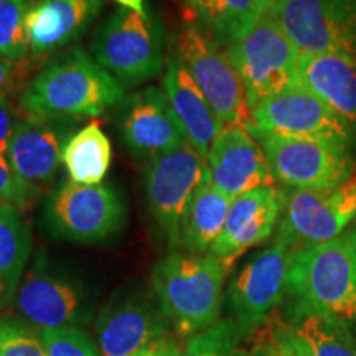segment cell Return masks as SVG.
I'll return each instance as SVG.
<instances>
[{"label":"cell","mask_w":356,"mask_h":356,"mask_svg":"<svg viewBox=\"0 0 356 356\" xmlns=\"http://www.w3.org/2000/svg\"><path fill=\"white\" fill-rule=\"evenodd\" d=\"M124 86L79 48L38 71L20 97L25 115L74 122L97 118L124 99Z\"/></svg>","instance_id":"obj_1"},{"label":"cell","mask_w":356,"mask_h":356,"mask_svg":"<svg viewBox=\"0 0 356 356\" xmlns=\"http://www.w3.org/2000/svg\"><path fill=\"white\" fill-rule=\"evenodd\" d=\"M229 264L211 252L173 251L152 269L154 297L170 328L180 337H193L220 320L222 286Z\"/></svg>","instance_id":"obj_2"},{"label":"cell","mask_w":356,"mask_h":356,"mask_svg":"<svg viewBox=\"0 0 356 356\" xmlns=\"http://www.w3.org/2000/svg\"><path fill=\"white\" fill-rule=\"evenodd\" d=\"M287 292L293 305L356 327V254L350 234L297 251Z\"/></svg>","instance_id":"obj_3"},{"label":"cell","mask_w":356,"mask_h":356,"mask_svg":"<svg viewBox=\"0 0 356 356\" xmlns=\"http://www.w3.org/2000/svg\"><path fill=\"white\" fill-rule=\"evenodd\" d=\"M91 53L122 86H136L163 68L162 30L150 15L122 7L96 30Z\"/></svg>","instance_id":"obj_4"},{"label":"cell","mask_w":356,"mask_h":356,"mask_svg":"<svg viewBox=\"0 0 356 356\" xmlns=\"http://www.w3.org/2000/svg\"><path fill=\"white\" fill-rule=\"evenodd\" d=\"M226 55L241 78L251 109L267 97L300 84V53L270 10L261 17L246 37L226 48Z\"/></svg>","instance_id":"obj_5"},{"label":"cell","mask_w":356,"mask_h":356,"mask_svg":"<svg viewBox=\"0 0 356 356\" xmlns=\"http://www.w3.org/2000/svg\"><path fill=\"white\" fill-rule=\"evenodd\" d=\"M126 207L108 184L81 185L61 181L44 204V222L58 239L71 243H101L122 229Z\"/></svg>","instance_id":"obj_6"},{"label":"cell","mask_w":356,"mask_h":356,"mask_svg":"<svg viewBox=\"0 0 356 356\" xmlns=\"http://www.w3.org/2000/svg\"><path fill=\"white\" fill-rule=\"evenodd\" d=\"M15 309L35 330L78 327L89 323L92 300L84 284L38 256L24 274L17 291Z\"/></svg>","instance_id":"obj_7"},{"label":"cell","mask_w":356,"mask_h":356,"mask_svg":"<svg viewBox=\"0 0 356 356\" xmlns=\"http://www.w3.org/2000/svg\"><path fill=\"white\" fill-rule=\"evenodd\" d=\"M274 178L293 190H330L356 175L351 147L338 142L257 134Z\"/></svg>","instance_id":"obj_8"},{"label":"cell","mask_w":356,"mask_h":356,"mask_svg":"<svg viewBox=\"0 0 356 356\" xmlns=\"http://www.w3.org/2000/svg\"><path fill=\"white\" fill-rule=\"evenodd\" d=\"M177 60L188 71L225 127H248L251 108L243 81L226 50L198 26H188L177 43Z\"/></svg>","instance_id":"obj_9"},{"label":"cell","mask_w":356,"mask_h":356,"mask_svg":"<svg viewBox=\"0 0 356 356\" xmlns=\"http://www.w3.org/2000/svg\"><path fill=\"white\" fill-rule=\"evenodd\" d=\"M356 220V175L330 190L282 193L277 238L293 252L340 238Z\"/></svg>","instance_id":"obj_10"},{"label":"cell","mask_w":356,"mask_h":356,"mask_svg":"<svg viewBox=\"0 0 356 356\" xmlns=\"http://www.w3.org/2000/svg\"><path fill=\"white\" fill-rule=\"evenodd\" d=\"M269 10L299 53L356 58V0H274Z\"/></svg>","instance_id":"obj_11"},{"label":"cell","mask_w":356,"mask_h":356,"mask_svg":"<svg viewBox=\"0 0 356 356\" xmlns=\"http://www.w3.org/2000/svg\"><path fill=\"white\" fill-rule=\"evenodd\" d=\"M252 136L273 134L297 139L327 140L353 145L356 134L325 102L302 86H293L267 97L251 109L246 127Z\"/></svg>","instance_id":"obj_12"},{"label":"cell","mask_w":356,"mask_h":356,"mask_svg":"<svg viewBox=\"0 0 356 356\" xmlns=\"http://www.w3.org/2000/svg\"><path fill=\"white\" fill-rule=\"evenodd\" d=\"M296 252L275 236L241 267L228 287V302L234 322L244 335L269 320L287 293L289 267Z\"/></svg>","instance_id":"obj_13"},{"label":"cell","mask_w":356,"mask_h":356,"mask_svg":"<svg viewBox=\"0 0 356 356\" xmlns=\"http://www.w3.org/2000/svg\"><path fill=\"white\" fill-rule=\"evenodd\" d=\"M207 178V162L188 142L149 162L145 191L150 211L172 248L180 246V222L191 195Z\"/></svg>","instance_id":"obj_14"},{"label":"cell","mask_w":356,"mask_h":356,"mask_svg":"<svg viewBox=\"0 0 356 356\" xmlns=\"http://www.w3.org/2000/svg\"><path fill=\"white\" fill-rule=\"evenodd\" d=\"M168 330L170 325L155 297L129 293L101 310L96 320L97 348L102 356H132L165 340Z\"/></svg>","instance_id":"obj_15"},{"label":"cell","mask_w":356,"mask_h":356,"mask_svg":"<svg viewBox=\"0 0 356 356\" xmlns=\"http://www.w3.org/2000/svg\"><path fill=\"white\" fill-rule=\"evenodd\" d=\"M71 122L25 115L17 121L7 159L13 170L35 195L55 184L63 162V150Z\"/></svg>","instance_id":"obj_16"},{"label":"cell","mask_w":356,"mask_h":356,"mask_svg":"<svg viewBox=\"0 0 356 356\" xmlns=\"http://www.w3.org/2000/svg\"><path fill=\"white\" fill-rule=\"evenodd\" d=\"M207 180L234 200L275 178L256 137L246 127H225L208 152Z\"/></svg>","instance_id":"obj_17"},{"label":"cell","mask_w":356,"mask_h":356,"mask_svg":"<svg viewBox=\"0 0 356 356\" xmlns=\"http://www.w3.org/2000/svg\"><path fill=\"white\" fill-rule=\"evenodd\" d=\"M121 134L127 149L147 160L186 142L165 91L159 88H147L127 97Z\"/></svg>","instance_id":"obj_18"},{"label":"cell","mask_w":356,"mask_h":356,"mask_svg":"<svg viewBox=\"0 0 356 356\" xmlns=\"http://www.w3.org/2000/svg\"><path fill=\"white\" fill-rule=\"evenodd\" d=\"M280 215L282 191L274 185L261 186L234 198L225 228L210 252L231 266L248 249L264 243L273 234Z\"/></svg>","instance_id":"obj_19"},{"label":"cell","mask_w":356,"mask_h":356,"mask_svg":"<svg viewBox=\"0 0 356 356\" xmlns=\"http://www.w3.org/2000/svg\"><path fill=\"white\" fill-rule=\"evenodd\" d=\"M102 7V0H37L26 13L30 53L44 56L76 42Z\"/></svg>","instance_id":"obj_20"},{"label":"cell","mask_w":356,"mask_h":356,"mask_svg":"<svg viewBox=\"0 0 356 356\" xmlns=\"http://www.w3.org/2000/svg\"><path fill=\"white\" fill-rule=\"evenodd\" d=\"M162 84L173 113L184 129L186 142L207 162L210 147L225 129V124L177 58L168 61Z\"/></svg>","instance_id":"obj_21"},{"label":"cell","mask_w":356,"mask_h":356,"mask_svg":"<svg viewBox=\"0 0 356 356\" xmlns=\"http://www.w3.org/2000/svg\"><path fill=\"white\" fill-rule=\"evenodd\" d=\"M300 84L320 97L356 134V58L299 55Z\"/></svg>","instance_id":"obj_22"},{"label":"cell","mask_w":356,"mask_h":356,"mask_svg":"<svg viewBox=\"0 0 356 356\" xmlns=\"http://www.w3.org/2000/svg\"><path fill=\"white\" fill-rule=\"evenodd\" d=\"M233 198L204 178L191 195L180 222V246L191 254H207L225 228Z\"/></svg>","instance_id":"obj_23"},{"label":"cell","mask_w":356,"mask_h":356,"mask_svg":"<svg viewBox=\"0 0 356 356\" xmlns=\"http://www.w3.org/2000/svg\"><path fill=\"white\" fill-rule=\"evenodd\" d=\"M32 252V233L22 211L0 203V310L15 300Z\"/></svg>","instance_id":"obj_24"},{"label":"cell","mask_w":356,"mask_h":356,"mask_svg":"<svg viewBox=\"0 0 356 356\" xmlns=\"http://www.w3.org/2000/svg\"><path fill=\"white\" fill-rule=\"evenodd\" d=\"M274 0H204L198 10L203 30L228 48L251 32Z\"/></svg>","instance_id":"obj_25"},{"label":"cell","mask_w":356,"mask_h":356,"mask_svg":"<svg viewBox=\"0 0 356 356\" xmlns=\"http://www.w3.org/2000/svg\"><path fill=\"white\" fill-rule=\"evenodd\" d=\"M63 165L70 180L76 184H102L111 165V140L99 122H89L70 137L63 150Z\"/></svg>","instance_id":"obj_26"},{"label":"cell","mask_w":356,"mask_h":356,"mask_svg":"<svg viewBox=\"0 0 356 356\" xmlns=\"http://www.w3.org/2000/svg\"><path fill=\"white\" fill-rule=\"evenodd\" d=\"M289 327L302 338L312 356H356V341L346 325L293 305Z\"/></svg>","instance_id":"obj_27"},{"label":"cell","mask_w":356,"mask_h":356,"mask_svg":"<svg viewBox=\"0 0 356 356\" xmlns=\"http://www.w3.org/2000/svg\"><path fill=\"white\" fill-rule=\"evenodd\" d=\"M32 0H8L0 7V58L19 63L30 53L26 13Z\"/></svg>","instance_id":"obj_28"},{"label":"cell","mask_w":356,"mask_h":356,"mask_svg":"<svg viewBox=\"0 0 356 356\" xmlns=\"http://www.w3.org/2000/svg\"><path fill=\"white\" fill-rule=\"evenodd\" d=\"M243 337L234 320H218L210 328L190 337L180 356H239Z\"/></svg>","instance_id":"obj_29"},{"label":"cell","mask_w":356,"mask_h":356,"mask_svg":"<svg viewBox=\"0 0 356 356\" xmlns=\"http://www.w3.org/2000/svg\"><path fill=\"white\" fill-rule=\"evenodd\" d=\"M0 356H47V351L35 328L0 317Z\"/></svg>","instance_id":"obj_30"},{"label":"cell","mask_w":356,"mask_h":356,"mask_svg":"<svg viewBox=\"0 0 356 356\" xmlns=\"http://www.w3.org/2000/svg\"><path fill=\"white\" fill-rule=\"evenodd\" d=\"M47 356H99L96 345L78 327L38 330Z\"/></svg>","instance_id":"obj_31"},{"label":"cell","mask_w":356,"mask_h":356,"mask_svg":"<svg viewBox=\"0 0 356 356\" xmlns=\"http://www.w3.org/2000/svg\"><path fill=\"white\" fill-rule=\"evenodd\" d=\"M35 200L37 195L20 180L7 155H0V203L24 211Z\"/></svg>","instance_id":"obj_32"},{"label":"cell","mask_w":356,"mask_h":356,"mask_svg":"<svg viewBox=\"0 0 356 356\" xmlns=\"http://www.w3.org/2000/svg\"><path fill=\"white\" fill-rule=\"evenodd\" d=\"M267 356H312L302 338L289 325L277 323L261 343Z\"/></svg>","instance_id":"obj_33"},{"label":"cell","mask_w":356,"mask_h":356,"mask_svg":"<svg viewBox=\"0 0 356 356\" xmlns=\"http://www.w3.org/2000/svg\"><path fill=\"white\" fill-rule=\"evenodd\" d=\"M17 121L13 119L12 104L7 96L0 97V155H7Z\"/></svg>","instance_id":"obj_34"},{"label":"cell","mask_w":356,"mask_h":356,"mask_svg":"<svg viewBox=\"0 0 356 356\" xmlns=\"http://www.w3.org/2000/svg\"><path fill=\"white\" fill-rule=\"evenodd\" d=\"M181 355V346L177 343L172 338H165V340L155 341L150 346H147L139 353L132 356H180Z\"/></svg>","instance_id":"obj_35"},{"label":"cell","mask_w":356,"mask_h":356,"mask_svg":"<svg viewBox=\"0 0 356 356\" xmlns=\"http://www.w3.org/2000/svg\"><path fill=\"white\" fill-rule=\"evenodd\" d=\"M13 70H15V63L6 60V58H0V97L7 96L13 78Z\"/></svg>","instance_id":"obj_36"},{"label":"cell","mask_w":356,"mask_h":356,"mask_svg":"<svg viewBox=\"0 0 356 356\" xmlns=\"http://www.w3.org/2000/svg\"><path fill=\"white\" fill-rule=\"evenodd\" d=\"M114 2L121 3L122 7L132 8V10L142 13V15H149V13H147V10H145L144 0H114Z\"/></svg>","instance_id":"obj_37"},{"label":"cell","mask_w":356,"mask_h":356,"mask_svg":"<svg viewBox=\"0 0 356 356\" xmlns=\"http://www.w3.org/2000/svg\"><path fill=\"white\" fill-rule=\"evenodd\" d=\"M203 2H204V0H185L186 6H188L191 10L197 13V15H198V10H200V7H202Z\"/></svg>","instance_id":"obj_38"},{"label":"cell","mask_w":356,"mask_h":356,"mask_svg":"<svg viewBox=\"0 0 356 356\" xmlns=\"http://www.w3.org/2000/svg\"><path fill=\"white\" fill-rule=\"evenodd\" d=\"M348 234L351 238V243H353V249H355V254H356V225L348 231Z\"/></svg>","instance_id":"obj_39"},{"label":"cell","mask_w":356,"mask_h":356,"mask_svg":"<svg viewBox=\"0 0 356 356\" xmlns=\"http://www.w3.org/2000/svg\"><path fill=\"white\" fill-rule=\"evenodd\" d=\"M251 356H267V355H266V351H264V348H262V346L259 345V346H257V348H256L254 351H252V353H251Z\"/></svg>","instance_id":"obj_40"},{"label":"cell","mask_w":356,"mask_h":356,"mask_svg":"<svg viewBox=\"0 0 356 356\" xmlns=\"http://www.w3.org/2000/svg\"><path fill=\"white\" fill-rule=\"evenodd\" d=\"M7 2H8V0H0V7H2L3 3H7Z\"/></svg>","instance_id":"obj_41"}]
</instances>
